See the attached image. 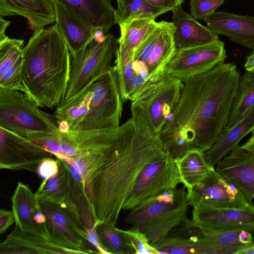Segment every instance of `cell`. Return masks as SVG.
<instances>
[{"instance_id": "6da1fadb", "label": "cell", "mask_w": 254, "mask_h": 254, "mask_svg": "<svg viewBox=\"0 0 254 254\" xmlns=\"http://www.w3.org/2000/svg\"><path fill=\"white\" fill-rule=\"evenodd\" d=\"M232 63H221L184 83L180 99L159 135L173 159L191 150L205 152L225 128L240 79Z\"/></svg>"}, {"instance_id": "7a4b0ae2", "label": "cell", "mask_w": 254, "mask_h": 254, "mask_svg": "<svg viewBox=\"0 0 254 254\" xmlns=\"http://www.w3.org/2000/svg\"><path fill=\"white\" fill-rule=\"evenodd\" d=\"M165 152L159 134L143 120L131 116L118 127L105 161L85 182L96 225H116L140 173Z\"/></svg>"}, {"instance_id": "3957f363", "label": "cell", "mask_w": 254, "mask_h": 254, "mask_svg": "<svg viewBox=\"0 0 254 254\" xmlns=\"http://www.w3.org/2000/svg\"><path fill=\"white\" fill-rule=\"evenodd\" d=\"M23 80L41 107L63 102L69 80L71 54L55 24L34 31L24 47Z\"/></svg>"}, {"instance_id": "277c9868", "label": "cell", "mask_w": 254, "mask_h": 254, "mask_svg": "<svg viewBox=\"0 0 254 254\" xmlns=\"http://www.w3.org/2000/svg\"><path fill=\"white\" fill-rule=\"evenodd\" d=\"M123 102L113 66L55 112L59 127L69 130L114 129L120 125Z\"/></svg>"}, {"instance_id": "5b68a950", "label": "cell", "mask_w": 254, "mask_h": 254, "mask_svg": "<svg viewBox=\"0 0 254 254\" xmlns=\"http://www.w3.org/2000/svg\"><path fill=\"white\" fill-rule=\"evenodd\" d=\"M186 190L184 186L146 199L130 210L125 223L143 233L150 244L157 242L188 218Z\"/></svg>"}, {"instance_id": "8992f818", "label": "cell", "mask_w": 254, "mask_h": 254, "mask_svg": "<svg viewBox=\"0 0 254 254\" xmlns=\"http://www.w3.org/2000/svg\"><path fill=\"white\" fill-rule=\"evenodd\" d=\"M109 33L97 30L94 38L82 51L71 56L69 80L64 100L74 97L113 66L119 44Z\"/></svg>"}, {"instance_id": "52a82bcc", "label": "cell", "mask_w": 254, "mask_h": 254, "mask_svg": "<svg viewBox=\"0 0 254 254\" xmlns=\"http://www.w3.org/2000/svg\"><path fill=\"white\" fill-rule=\"evenodd\" d=\"M40 107L28 94L0 87V127L25 137L58 129L55 116Z\"/></svg>"}, {"instance_id": "ba28073f", "label": "cell", "mask_w": 254, "mask_h": 254, "mask_svg": "<svg viewBox=\"0 0 254 254\" xmlns=\"http://www.w3.org/2000/svg\"><path fill=\"white\" fill-rule=\"evenodd\" d=\"M183 88L180 79L165 75L131 101V116L143 120L159 134L171 118Z\"/></svg>"}, {"instance_id": "9c48e42d", "label": "cell", "mask_w": 254, "mask_h": 254, "mask_svg": "<svg viewBox=\"0 0 254 254\" xmlns=\"http://www.w3.org/2000/svg\"><path fill=\"white\" fill-rule=\"evenodd\" d=\"M39 202L46 216L45 228L49 241L77 254L97 253L88 248L87 231L72 202L67 204L41 200Z\"/></svg>"}, {"instance_id": "30bf717a", "label": "cell", "mask_w": 254, "mask_h": 254, "mask_svg": "<svg viewBox=\"0 0 254 254\" xmlns=\"http://www.w3.org/2000/svg\"><path fill=\"white\" fill-rule=\"evenodd\" d=\"M114 129L69 130L59 128L49 132L32 135L31 139L54 156L72 158L79 153L107 147L115 140Z\"/></svg>"}, {"instance_id": "8fae6325", "label": "cell", "mask_w": 254, "mask_h": 254, "mask_svg": "<svg viewBox=\"0 0 254 254\" xmlns=\"http://www.w3.org/2000/svg\"><path fill=\"white\" fill-rule=\"evenodd\" d=\"M180 183L175 159L165 152L148 164L140 173L122 210H130L150 197L176 189Z\"/></svg>"}, {"instance_id": "7c38bea8", "label": "cell", "mask_w": 254, "mask_h": 254, "mask_svg": "<svg viewBox=\"0 0 254 254\" xmlns=\"http://www.w3.org/2000/svg\"><path fill=\"white\" fill-rule=\"evenodd\" d=\"M226 57L224 43L219 39L207 44L176 48L165 67V75L178 78L184 83L224 63Z\"/></svg>"}, {"instance_id": "4fadbf2b", "label": "cell", "mask_w": 254, "mask_h": 254, "mask_svg": "<svg viewBox=\"0 0 254 254\" xmlns=\"http://www.w3.org/2000/svg\"><path fill=\"white\" fill-rule=\"evenodd\" d=\"M173 22H158V24L133 53L134 62L147 67L154 83L165 75V69L176 50Z\"/></svg>"}, {"instance_id": "5bb4252c", "label": "cell", "mask_w": 254, "mask_h": 254, "mask_svg": "<svg viewBox=\"0 0 254 254\" xmlns=\"http://www.w3.org/2000/svg\"><path fill=\"white\" fill-rule=\"evenodd\" d=\"M189 205L197 203L221 208H246L254 206L227 178L213 169L203 179L187 190Z\"/></svg>"}, {"instance_id": "9a60e30c", "label": "cell", "mask_w": 254, "mask_h": 254, "mask_svg": "<svg viewBox=\"0 0 254 254\" xmlns=\"http://www.w3.org/2000/svg\"><path fill=\"white\" fill-rule=\"evenodd\" d=\"M53 154L25 137L0 127V168L37 173L39 164Z\"/></svg>"}, {"instance_id": "2e32d148", "label": "cell", "mask_w": 254, "mask_h": 254, "mask_svg": "<svg viewBox=\"0 0 254 254\" xmlns=\"http://www.w3.org/2000/svg\"><path fill=\"white\" fill-rule=\"evenodd\" d=\"M215 170L234 184L247 200L254 199V134L216 164Z\"/></svg>"}, {"instance_id": "e0dca14e", "label": "cell", "mask_w": 254, "mask_h": 254, "mask_svg": "<svg viewBox=\"0 0 254 254\" xmlns=\"http://www.w3.org/2000/svg\"><path fill=\"white\" fill-rule=\"evenodd\" d=\"M192 207L191 220L202 228L214 231L254 229V206L221 208L197 203Z\"/></svg>"}, {"instance_id": "ac0fdd59", "label": "cell", "mask_w": 254, "mask_h": 254, "mask_svg": "<svg viewBox=\"0 0 254 254\" xmlns=\"http://www.w3.org/2000/svg\"><path fill=\"white\" fill-rule=\"evenodd\" d=\"M11 199L16 225L25 232L47 239L46 216L39 199L29 187L18 182Z\"/></svg>"}, {"instance_id": "d6986e66", "label": "cell", "mask_w": 254, "mask_h": 254, "mask_svg": "<svg viewBox=\"0 0 254 254\" xmlns=\"http://www.w3.org/2000/svg\"><path fill=\"white\" fill-rule=\"evenodd\" d=\"M55 25L65 41L71 56L84 49L93 39L97 30L71 8L55 0Z\"/></svg>"}, {"instance_id": "ffe728a7", "label": "cell", "mask_w": 254, "mask_h": 254, "mask_svg": "<svg viewBox=\"0 0 254 254\" xmlns=\"http://www.w3.org/2000/svg\"><path fill=\"white\" fill-rule=\"evenodd\" d=\"M203 20L215 34L225 35L234 43L249 48L254 47V17L215 11Z\"/></svg>"}, {"instance_id": "44dd1931", "label": "cell", "mask_w": 254, "mask_h": 254, "mask_svg": "<svg viewBox=\"0 0 254 254\" xmlns=\"http://www.w3.org/2000/svg\"><path fill=\"white\" fill-rule=\"evenodd\" d=\"M24 41L6 36L0 40V87L28 94L23 80Z\"/></svg>"}, {"instance_id": "7402d4cb", "label": "cell", "mask_w": 254, "mask_h": 254, "mask_svg": "<svg viewBox=\"0 0 254 254\" xmlns=\"http://www.w3.org/2000/svg\"><path fill=\"white\" fill-rule=\"evenodd\" d=\"M19 15L34 31L55 21V0H0V16Z\"/></svg>"}, {"instance_id": "603a6c76", "label": "cell", "mask_w": 254, "mask_h": 254, "mask_svg": "<svg viewBox=\"0 0 254 254\" xmlns=\"http://www.w3.org/2000/svg\"><path fill=\"white\" fill-rule=\"evenodd\" d=\"M172 11L175 26L174 40L177 48L207 44L218 40V35L198 22L181 5Z\"/></svg>"}, {"instance_id": "cb8c5ba5", "label": "cell", "mask_w": 254, "mask_h": 254, "mask_svg": "<svg viewBox=\"0 0 254 254\" xmlns=\"http://www.w3.org/2000/svg\"><path fill=\"white\" fill-rule=\"evenodd\" d=\"M74 254L47 239L25 232L16 225L13 230L0 244V254Z\"/></svg>"}, {"instance_id": "d4e9b609", "label": "cell", "mask_w": 254, "mask_h": 254, "mask_svg": "<svg viewBox=\"0 0 254 254\" xmlns=\"http://www.w3.org/2000/svg\"><path fill=\"white\" fill-rule=\"evenodd\" d=\"M201 228L187 218L162 239L151 244L159 254H198Z\"/></svg>"}, {"instance_id": "484cf974", "label": "cell", "mask_w": 254, "mask_h": 254, "mask_svg": "<svg viewBox=\"0 0 254 254\" xmlns=\"http://www.w3.org/2000/svg\"><path fill=\"white\" fill-rule=\"evenodd\" d=\"M254 130V105L243 118L229 128L224 129L213 146L204 152L207 162L212 167L230 152L247 134Z\"/></svg>"}, {"instance_id": "4316f807", "label": "cell", "mask_w": 254, "mask_h": 254, "mask_svg": "<svg viewBox=\"0 0 254 254\" xmlns=\"http://www.w3.org/2000/svg\"><path fill=\"white\" fill-rule=\"evenodd\" d=\"M105 33L116 24V9L110 0H58Z\"/></svg>"}, {"instance_id": "83f0119b", "label": "cell", "mask_w": 254, "mask_h": 254, "mask_svg": "<svg viewBox=\"0 0 254 254\" xmlns=\"http://www.w3.org/2000/svg\"><path fill=\"white\" fill-rule=\"evenodd\" d=\"M59 169L55 175L44 179L35 193L41 200L57 204H69L70 187L68 169L65 163L60 159H57Z\"/></svg>"}, {"instance_id": "f1b7e54d", "label": "cell", "mask_w": 254, "mask_h": 254, "mask_svg": "<svg viewBox=\"0 0 254 254\" xmlns=\"http://www.w3.org/2000/svg\"><path fill=\"white\" fill-rule=\"evenodd\" d=\"M181 183L187 190H190L214 169L206 161L204 152L197 149L189 151L175 159Z\"/></svg>"}, {"instance_id": "f546056e", "label": "cell", "mask_w": 254, "mask_h": 254, "mask_svg": "<svg viewBox=\"0 0 254 254\" xmlns=\"http://www.w3.org/2000/svg\"><path fill=\"white\" fill-rule=\"evenodd\" d=\"M64 161L68 169L70 200L75 206L86 230L89 231L95 230L96 221L86 193L84 182L73 166Z\"/></svg>"}, {"instance_id": "4dcf8cb0", "label": "cell", "mask_w": 254, "mask_h": 254, "mask_svg": "<svg viewBox=\"0 0 254 254\" xmlns=\"http://www.w3.org/2000/svg\"><path fill=\"white\" fill-rule=\"evenodd\" d=\"M95 230L100 244L108 254H136V250L126 230L120 229L108 222L97 223Z\"/></svg>"}, {"instance_id": "1f68e13d", "label": "cell", "mask_w": 254, "mask_h": 254, "mask_svg": "<svg viewBox=\"0 0 254 254\" xmlns=\"http://www.w3.org/2000/svg\"><path fill=\"white\" fill-rule=\"evenodd\" d=\"M116 23L119 26L141 19H155L161 14L169 11L152 5L146 0H117Z\"/></svg>"}, {"instance_id": "d6a6232c", "label": "cell", "mask_w": 254, "mask_h": 254, "mask_svg": "<svg viewBox=\"0 0 254 254\" xmlns=\"http://www.w3.org/2000/svg\"><path fill=\"white\" fill-rule=\"evenodd\" d=\"M254 105V72L247 71L240 77L225 128L238 123Z\"/></svg>"}, {"instance_id": "836d02e7", "label": "cell", "mask_w": 254, "mask_h": 254, "mask_svg": "<svg viewBox=\"0 0 254 254\" xmlns=\"http://www.w3.org/2000/svg\"><path fill=\"white\" fill-rule=\"evenodd\" d=\"M158 24L155 19H136L120 25L121 36L118 39L119 46L132 55L142 42Z\"/></svg>"}, {"instance_id": "e575fe53", "label": "cell", "mask_w": 254, "mask_h": 254, "mask_svg": "<svg viewBox=\"0 0 254 254\" xmlns=\"http://www.w3.org/2000/svg\"><path fill=\"white\" fill-rule=\"evenodd\" d=\"M112 143L103 149L81 152L72 158L59 155L55 156L57 158L60 159L71 164L81 175L85 184V182L104 162L108 150Z\"/></svg>"}, {"instance_id": "d590c367", "label": "cell", "mask_w": 254, "mask_h": 254, "mask_svg": "<svg viewBox=\"0 0 254 254\" xmlns=\"http://www.w3.org/2000/svg\"><path fill=\"white\" fill-rule=\"evenodd\" d=\"M113 66L124 101L127 100L128 87L134 75L132 55L118 46Z\"/></svg>"}, {"instance_id": "8d00e7d4", "label": "cell", "mask_w": 254, "mask_h": 254, "mask_svg": "<svg viewBox=\"0 0 254 254\" xmlns=\"http://www.w3.org/2000/svg\"><path fill=\"white\" fill-rule=\"evenodd\" d=\"M225 0H190V15L196 20L203 19L215 11Z\"/></svg>"}, {"instance_id": "74e56055", "label": "cell", "mask_w": 254, "mask_h": 254, "mask_svg": "<svg viewBox=\"0 0 254 254\" xmlns=\"http://www.w3.org/2000/svg\"><path fill=\"white\" fill-rule=\"evenodd\" d=\"M126 231L136 250V254H158L143 233L132 228Z\"/></svg>"}, {"instance_id": "f35d334b", "label": "cell", "mask_w": 254, "mask_h": 254, "mask_svg": "<svg viewBox=\"0 0 254 254\" xmlns=\"http://www.w3.org/2000/svg\"><path fill=\"white\" fill-rule=\"evenodd\" d=\"M59 169V166L57 159L46 157L39 164L37 173L43 179H47L57 174Z\"/></svg>"}, {"instance_id": "ab89813d", "label": "cell", "mask_w": 254, "mask_h": 254, "mask_svg": "<svg viewBox=\"0 0 254 254\" xmlns=\"http://www.w3.org/2000/svg\"><path fill=\"white\" fill-rule=\"evenodd\" d=\"M14 222L15 219L12 211L4 209L0 210V234L5 232Z\"/></svg>"}, {"instance_id": "60d3db41", "label": "cell", "mask_w": 254, "mask_h": 254, "mask_svg": "<svg viewBox=\"0 0 254 254\" xmlns=\"http://www.w3.org/2000/svg\"><path fill=\"white\" fill-rule=\"evenodd\" d=\"M152 5L164 8L170 10H172L175 7L181 5L185 0H146Z\"/></svg>"}, {"instance_id": "b9f144b4", "label": "cell", "mask_w": 254, "mask_h": 254, "mask_svg": "<svg viewBox=\"0 0 254 254\" xmlns=\"http://www.w3.org/2000/svg\"><path fill=\"white\" fill-rule=\"evenodd\" d=\"M11 21L5 20L3 17L0 16V40L5 38V31L10 24Z\"/></svg>"}, {"instance_id": "7bdbcfd3", "label": "cell", "mask_w": 254, "mask_h": 254, "mask_svg": "<svg viewBox=\"0 0 254 254\" xmlns=\"http://www.w3.org/2000/svg\"><path fill=\"white\" fill-rule=\"evenodd\" d=\"M245 67L247 71L254 72V54L247 57Z\"/></svg>"}, {"instance_id": "ee69618b", "label": "cell", "mask_w": 254, "mask_h": 254, "mask_svg": "<svg viewBox=\"0 0 254 254\" xmlns=\"http://www.w3.org/2000/svg\"><path fill=\"white\" fill-rule=\"evenodd\" d=\"M254 254V244L252 246L241 250L239 253V254Z\"/></svg>"}, {"instance_id": "f6af8a7d", "label": "cell", "mask_w": 254, "mask_h": 254, "mask_svg": "<svg viewBox=\"0 0 254 254\" xmlns=\"http://www.w3.org/2000/svg\"><path fill=\"white\" fill-rule=\"evenodd\" d=\"M252 133L253 134H254V130L253 132H252Z\"/></svg>"}, {"instance_id": "bcb514c9", "label": "cell", "mask_w": 254, "mask_h": 254, "mask_svg": "<svg viewBox=\"0 0 254 254\" xmlns=\"http://www.w3.org/2000/svg\"><path fill=\"white\" fill-rule=\"evenodd\" d=\"M253 53H254V50H253Z\"/></svg>"}]
</instances>
